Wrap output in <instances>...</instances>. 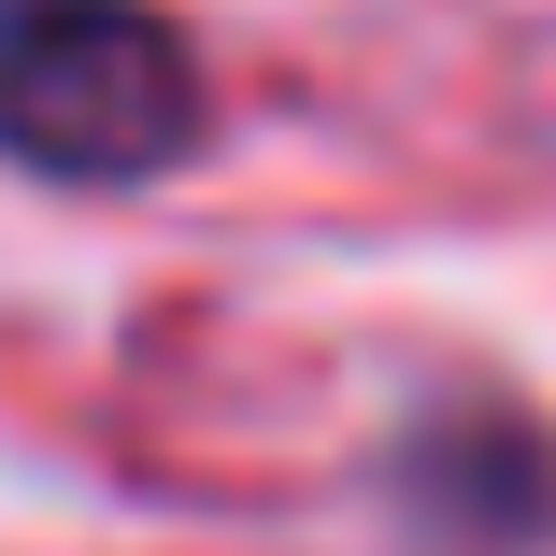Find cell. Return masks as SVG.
Here are the masks:
<instances>
[{
    "label": "cell",
    "instance_id": "7a4b0ae2",
    "mask_svg": "<svg viewBox=\"0 0 556 556\" xmlns=\"http://www.w3.org/2000/svg\"><path fill=\"white\" fill-rule=\"evenodd\" d=\"M500 457H528L514 428H500V442H457V428H428V442H414V500H442L457 528H556L542 500H500Z\"/></svg>",
    "mask_w": 556,
    "mask_h": 556
},
{
    "label": "cell",
    "instance_id": "6da1fadb",
    "mask_svg": "<svg viewBox=\"0 0 556 556\" xmlns=\"http://www.w3.org/2000/svg\"><path fill=\"white\" fill-rule=\"evenodd\" d=\"M214 143L200 43L157 0H0V172L129 200Z\"/></svg>",
    "mask_w": 556,
    "mask_h": 556
}]
</instances>
